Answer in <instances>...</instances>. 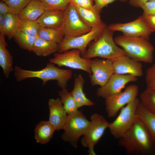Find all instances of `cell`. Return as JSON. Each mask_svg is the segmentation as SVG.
<instances>
[{
  "label": "cell",
  "mask_w": 155,
  "mask_h": 155,
  "mask_svg": "<svg viewBox=\"0 0 155 155\" xmlns=\"http://www.w3.org/2000/svg\"><path fill=\"white\" fill-rule=\"evenodd\" d=\"M109 123L102 115L94 113L90 117L88 127L81 140L82 146L88 149L89 155H95L94 146L103 136Z\"/></svg>",
  "instance_id": "obj_6"
},
{
  "label": "cell",
  "mask_w": 155,
  "mask_h": 155,
  "mask_svg": "<svg viewBox=\"0 0 155 155\" xmlns=\"http://www.w3.org/2000/svg\"><path fill=\"white\" fill-rule=\"evenodd\" d=\"M49 121L55 131L63 129L68 117L60 98L50 99L48 101Z\"/></svg>",
  "instance_id": "obj_16"
},
{
  "label": "cell",
  "mask_w": 155,
  "mask_h": 155,
  "mask_svg": "<svg viewBox=\"0 0 155 155\" xmlns=\"http://www.w3.org/2000/svg\"><path fill=\"white\" fill-rule=\"evenodd\" d=\"M5 35L0 33V65L6 78L9 77L10 73L14 71L13 58L6 47L7 44L5 39Z\"/></svg>",
  "instance_id": "obj_19"
},
{
  "label": "cell",
  "mask_w": 155,
  "mask_h": 155,
  "mask_svg": "<svg viewBox=\"0 0 155 155\" xmlns=\"http://www.w3.org/2000/svg\"><path fill=\"white\" fill-rule=\"evenodd\" d=\"M75 6L82 20L92 28L99 26L103 23L101 19V12L97 9L94 5L93 7L91 9Z\"/></svg>",
  "instance_id": "obj_22"
},
{
  "label": "cell",
  "mask_w": 155,
  "mask_h": 155,
  "mask_svg": "<svg viewBox=\"0 0 155 155\" xmlns=\"http://www.w3.org/2000/svg\"><path fill=\"white\" fill-rule=\"evenodd\" d=\"M153 0H129L130 4L133 6L141 7V6L146 2Z\"/></svg>",
  "instance_id": "obj_39"
},
{
  "label": "cell",
  "mask_w": 155,
  "mask_h": 155,
  "mask_svg": "<svg viewBox=\"0 0 155 155\" xmlns=\"http://www.w3.org/2000/svg\"><path fill=\"white\" fill-rule=\"evenodd\" d=\"M107 27L113 32L120 31L123 35L129 37H141L148 40L152 32L149 28L142 16L135 20L125 23L113 24Z\"/></svg>",
  "instance_id": "obj_12"
},
{
  "label": "cell",
  "mask_w": 155,
  "mask_h": 155,
  "mask_svg": "<svg viewBox=\"0 0 155 155\" xmlns=\"http://www.w3.org/2000/svg\"><path fill=\"white\" fill-rule=\"evenodd\" d=\"M106 27L104 23L98 27L92 28L89 32L75 37L64 36L62 41L58 44L57 52L62 53L69 50L76 49L80 50L81 54L84 53L89 44L96 40Z\"/></svg>",
  "instance_id": "obj_9"
},
{
  "label": "cell",
  "mask_w": 155,
  "mask_h": 155,
  "mask_svg": "<svg viewBox=\"0 0 155 155\" xmlns=\"http://www.w3.org/2000/svg\"><path fill=\"white\" fill-rule=\"evenodd\" d=\"M58 44L41 39L38 36L34 44L32 51L38 56L45 57L57 51Z\"/></svg>",
  "instance_id": "obj_25"
},
{
  "label": "cell",
  "mask_w": 155,
  "mask_h": 155,
  "mask_svg": "<svg viewBox=\"0 0 155 155\" xmlns=\"http://www.w3.org/2000/svg\"><path fill=\"white\" fill-rule=\"evenodd\" d=\"M49 9L40 0H32L18 14L20 19L36 20Z\"/></svg>",
  "instance_id": "obj_18"
},
{
  "label": "cell",
  "mask_w": 155,
  "mask_h": 155,
  "mask_svg": "<svg viewBox=\"0 0 155 155\" xmlns=\"http://www.w3.org/2000/svg\"><path fill=\"white\" fill-rule=\"evenodd\" d=\"M114 40L116 44L122 47L126 55L133 59L147 63L152 62L154 48L148 40L123 35L117 36Z\"/></svg>",
  "instance_id": "obj_4"
},
{
  "label": "cell",
  "mask_w": 155,
  "mask_h": 155,
  "mask_svg": "<svg viewBox=\"0 0 155 155\" xmlns=\"http://www.w3.org/2000/svg\"><path fill=\"white\" fill-rule=\"evenodd\" d=\"M89 123L81 111L68 115L63 129L64 132L61 135L62 139L73 147L77 148L80 137L84 133Z\"/></svg>",
  "instance_id": "obj_7"
},
{
  "label": "cell",
  "mask_w": 155,
  "mask_h": 155,
  "mask_svg": "<svg viewBox=\"0 0 155 155\" xmlns=\"http://www.w3.org/2000/svg\"><path fill=\"white\" fill-rule=\"evenodd\" d=\"M32 0H7L5 3L11 9V12L18 15Z\"/></svg>",
  "instance_id": "obj_32"
},
{
  "label": "cell",
  "mask_w": 155,
  "mask_h": 155,
  "mask_svg": "<svg viewBox=\"0 0 155 155\" xmlns=\"http://www.w3.org/2000/svg\"><path fill=\"white\" fill-rule=\"evenodd\" d=\"M37 36L46 40L59 44L63 40L64 35L60 28L40 27Z\"/></svg>",
  "instance_id": "obj_26"
},
{
  "label": "cell",
  "mask_w": 155,
  "mask_h": 155,
  "mask_svg": "<svg viewBox=\"0 0 155 155\" xmlns=\"http://www.w3.org/2000/svg\"><path fill=\"white\" fill-rule=\"evenodd\" d=\"M138 92L137 86H127L124 90L114 94L105 99L106 111L108 116L115 117L123 107L137 98Z\"/></svg>",
  "instance_id": "obj_11"
},
{
  "label": "cell",
  "mask_w": 155,
  "mask_h": 155,
  "mask_svg": "<svg viewBox=\"0 0 155 155\" xmlns=\"http://www.w3.org/2000/svg\"><path fill=\"white\" fill-rule=\"evenodd\" d=\"M11 12V11L9 7L3 1H0V14L4 15L9 12Z\"/></svg>",
  "instance_id": "obj_38"
},
{
  "label": "cell",
  "mask_w": 155,
  "mask_h": 155,
  "mask_svg": "<svg viewBox=\"0 0 155 155\" xmlns=\"http://www.w3.org/2000/svg\"><path fill=\"white\" fill-rule=\"evenodd\" d=\"M145 82L147 88H155V63L146 70Z\"/></svg>",
  "instance_id": "obj_33"
},
{
  "label": "cell",
  "mask_w": 155,
  "mask_h": 155,
  "mask_svg": "<svg viewBox=\"0 0 155 155\" xmlns=\"http://www.w3.org/2000/svg\"><path fill=\"white\" fill-rule=\"evenodd\" d=\"M40 26L35 21L20 19L19 30L28 35L37 36Z\"/></svg>",
  "instance_id": "obj_30"
},
{
  "label": "cell",
  "mask_w": 155,
  "mask_h": 155,
  "mask_svg": "<svg viewBox=\"0 0 155 155\" xmlns=\"http://www.w3.org/2000/svg\"><path fill=\"white\" fill-rule=\"evenodd\" d=\"M64 15L63 11L48 9L35 22L40 27L60 28L63 22Z\"/></svg>",
  "instance_id": "obj_17"
},
{
  "label": "cell",
  "mask_w": 155,
  "mask_h": 155,
  "mask_svg": "<svg viewBox=\"0 0 155 155\" xmlns=\"http://www.w3.org/2000/svg\"><path fill=\"white\" fill-rule=\"evenodd\" d=\"M84 82L82 75H78L75 78L73 88L71 92L78 108L84 106H92L94 104L93 102L86 97L83 92Z\"/></svg>",
  "instance_id": "obj_20"
},
{
  "label": "cell",
  "mask_w": 155,
  "mask_h": 155,
  "mask_svg": "<svg viewBox=\"0 0 155 155\" xmlns=\"http://www.w3.org/2000/svg\"><path fill=\"white\" fill-rule=\"evenodd\" d=\"M20 20L18 15L11 12L3 15L2 33L9 39L13 38L18 31Z\"/></svg>",
  "instance_id": "obj_24"
},
{
  "label": "cell",
  "mask_w": 155,
  "mask_h": 155,
  "mask_svg": "<svg viewBox=\"0 0 155 155\" xmlns=\"http://www.w3.org/2000/svg\"><path fill=\"white\" fill-rule=\"evenodd\" d=\"M114 32L105 28L98 38L90 44L81 57L86 59L100 57L112 61L121 56L126 55L125 51L118 47L113 38Z\"/></svg>",
  "instance_id": "obj_3"
},
{
  "label": "cell",
  "mask_w": 155,
  "mask_h": 155,
  "mask_svg": "<svg viewBox=\"0 0 155 155\" xmlns=\"http://www.w3.org/2000/svg\"><path fill=\"white\" fill-rule=\"evenodd\" d=\"M49 9L64 11L70 2V0H40Z\"/></svg>",
  "instance_id": "obj_31"
},
{
  "label": "cell",
  "mask_w": 155,
  "mask_h": 155,
  "mask_svg": "<svg viewBox=\"0 0 155 155\" xmlns=\"http://www.w3.org/2000/svg\"><path fill=\"white\" fill-rule=\"evenodd\" d=\"M143 10V15H155V0L148 1L142 5L141 7Z\"/></svg>",
  "instance_id": "obj_34"
},
{
  "label": "cell",
  "mask_w": 155,
  "mask_h": 155,
  "mask_svg": "<svg viewBox=\"0 0 155 155\" xmlns=\"http://www.w3.org/2000/svg\"><path fill=\"white\" fill-rule=\"evenodd\" d=\"M136 115L145 125L155 148V114L147 110L140 102L137 107Z\"/></svg>",
  "instance_id": "obj_21"
},
{
  "label": "cell",
  "mask_w": 155,
  "mask_h": 155,
  "mask_svg": "<svg viewBox=\"0 0 155 155\" xmlns=\"http://www.w3.org/2000/svg\"><path fill=\"white\" fill-rule=\"evenodd\" d=\"M55 131L49 121H41L34 129V137L36 142L41 144L48 142L52 138Z\"/></svg>",
  "instance_id": "obj_23"
},
{
  "label": "cell",
  "mask_w": 155,
  "mask_h": 155,
  "mask_svg": "<svg viewBox=\"0 0 155 155\" xmlns=\"http://www.w3.org/2000/svg\"><path fill=\"white\" fill-rule=\"evenodd\" d=\"M119 140V145L128 154H145L154 148L147 128L137 116L131 128Z\"/></svg>",
  "instance_id": "obj_1"
},
{
  "label": "cell",
  "mask_w": 155,
  "mask_h": 155,
  "mask_svg": "<svg viewBox=\"0 0 155 155\" xmlns=\"http://www.w3.org/2000/svg\"><path fill=\"white\" fill-rule=\"evenodd\" d=\"M140 102L137 97L123 107L116 119L109 123L108 128L115 138L119 139L132 127L136 117V111Z\"/></svg>",
  "instance_id": "obj_5"
},
{
  "label": "cell",
  "mask_w": 155,
  "mask_h": 155,
  "mask_svg": "<svg viewBox=\"0 0 155 155\" xmlns=\"http://www.w3.org/2000/svg\"><path fill=\"white\" fill-rule=\"evenodd\" d=\"M37 36L28 35L18 30L13 38L21 48L30 51H32Z\"/></svg>",
  "instance_id": "obj_29"
},
{
  "label": "cell",
  "mask_w": 155,
  "mask_h": 155,
  "mask_svg": "<svg viewBox=\"0 0 155 155\" xmlns=\"http://www.w3.org/2000/svg\"><path fill=\"white\" fill-rule=\"evenodd\" d=\"M3 15L0 14V32H3Z\"/></svg>",
  "instance_id": "obj_40"
},
{
  "label": "cell",
  "mask_w": 155,
  "mask_h": 155,
  "mask_svg": "<svg viewBox=\"0 0 155 155\" xmlns=\"http://www.w3.org/2000/svg\"><path fill=\"white\" fill-rule=\"evenodd\" d=\"M61 101L68 115L77 113L79 108L71 92H69L66 88L62 89L58 91Z\"/></svg>",
  "instance_id": "obj_27"
},
{
  "label": "cell",
  "mask_w": 155,
  "mask_h": 155,
  "mask_svg": "<svg viewBox=\"0 0 155 155\" xmlns=\"http://www.w3.org/2000/svg\"><path fill=\"white\" fill-rule=\"evenodd\" d=\"M80 51L73 49L62 53L54 54L53 58L49 59V62L59 67L65 66L73 69H80L92 74L90 66L91 60L82 58Z\"/></svg>",
  "instance_id": "obj_10"
},
{
  "label": "cell",
  "mask_w": 155,
  "mask_h": 155,
  "mask_svg": "<svg viewBox=\"0 0 155 155\" xmlns=\"http://www.w3.org/2000/svg\"><path fill=\"white\" fill-rule=\"evenodd\" d=\"M70 2L74 5L80 7L87 9H92L94 6L93 0H70Z\"/></svg>",
  "instance_id": "obj_35"
},
{
  "label": "cell",
  "mask_w": 155,
  "mask_h": 155,
  "mask_svg": "<svg viewBox=\"0 0 155 155\" xmlns=\"http://www.w3.org/2000/svg\"><path fill=\"white\" fill-rule=\"evenodd\" d=\"M137 80V77L131 75L114 73L104 85L97 89L96 95L98 97L105 98L122 91L128 83Z\"/></svg>",
  "instance_id": "obj_14"
},
{
  "label": "cell",
  "mask_w": 155,
  "mask_h": 155,
  "mask_svg": "<svg viewBox=\"0 0 155 155\" xmlns=\"http://www.w3.org/2000/svg\"><path fill=\"white\" fill-rule=\"evenodd\" d=\"M60 28L64 36L75 37L89 32L92 28L82 20L75 5L70 2L64 11L63 21Z\"/></svg>",
  "instance_id": "obj_8"
},
{
  "label": "cell",
  "mask_w": 155,
  "mask_h": 155,
  "mask_svg": "<svg viewBox=\"0 0 155 155\" xmlns=\"http://www.w3.org/2000/svg\"><path fill=\"white\" fill-rule=\"evenodd\" d=\"M14 75L18 81L29 78H37L43 82L44 85L49 81L56 80L59 87L62 89L66 88L67 83L71 78L72 72L70 69L59 68L49 62L41 70L32 71L23 69L18 66L14 67Z\"/></svg>",
  "instance_id": "obj_2"
},
{
  "label": "cell",
  "mask_w": 155,
  "mask_h": 155,
  "mask_svg": "<svg viewBox=\"0 0 155 155\" xmlns=\"http://www.w3.org/2000/svg\"><path fill=\"white\" fill-rule=\"evenodd\" d=\"M114 73L129 74L136 77L142 76V65L127 55L121 56L112 61Z\"/></svg>",
  "instance_id": "obj_15"
},
{
  "label": "cell",
  "mask_w": 155,
  "mask_h": 155,
  "mask_svg": "<svg viewBox=\"0 0 155 155\" xmlns=\"http://www.w3.org/2000/svg\"><path fill=\"white\" fill-rule=\"evenodd\" d=\"M142 16L150 29L155 32V15Z\"/></svg>",
  "instance_id": "obj_37"
},
{
  "label": "cell",
  "mask_w": 155,
  "mask_h": 155,
  "mask_svg": "<svg viewBox=\"0 0 155 155\" xmlns=\"http://www.w3.org/2000/svg\"><path fill=\"white\" fill-rule=\"evenodd\" d=\"M140 100L146 108L155 114V88H147L141 94Z\"/></svg>",
  "instance_id": "obj_28"
},
{
  "label": "cell",
  "mask_w": 155,
  "mask_h": 155,
  "mask_svg": "<svg viewBox=\"0 0 155 155\" xmlns=\"http://www.w3.org/2000/svg\"><path fill=\"white\" fill-rule=\"evenodd\" d=\"M94 5L97 9L101 12L102 9L108 4L116 0L124 1L127 0H93Z\"/></svg>",
  "instance_id": "obj_36"
},
{
  "label": "cell",
  "mask_w": 155,
  "mask_h": 155,
  "mask_svg": "<svg viewBox=\"0 0 155 155\" xmlns=\"http://www.w3.org/2000/svg\"><path fill=\"white\" fill-rule=\"evenodd\" d=\"M90 67L92 73L90 74V80L92 86L104 85L114 73L112 61L108 59L92 60Z\"/></svg>",
  "instance_id": "obj_13"
},
{
  "label": "cell",
  "mask_w": 155,
  "mask_h": 155,
  "mask_svg": "<svg viewBox=\"0 0 155 155\" xmlns=\"http://www.w3.org/2000/svg\"><path fill=\"white\" fill-rule=\"evenodd\" d=\"M6 0H0L1 1H3V2H5V1Z\"/></svg>",
  "instance_id": "obj_41"
}]
</instances>
